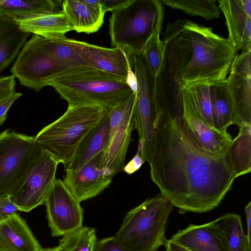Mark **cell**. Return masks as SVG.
<instances>
[{"label": "cell", "mask_w": 251, "mask_h": 251, "mask_svg": "<svg viewBox=\"0 0 251 251\" xmlns=\"http://www.w3.org/2000/svg\"><path fill=\"white\" fill-rule=\"evenodd\" d=\"M150 161L152 181L178 213H204L218 207L237 176L228 153L201 149L179 118L173 101L159 100L154 111Z\"/></svg>", "instance_id": "1"}, {"label": "cell", "mask_w": 251, "mask_h": 251, "mask_svg": "<svg viewBox=\"0 0 251 251\" xmlns=\"http://www.w3.org/2000/svg\"><path fill=\"white\" fill-rule=\"evenodd\" d=\"M165 72L177 90L225 81L237 51L212 28L186 19L169 23L163 34Z\"/></svg>", "instance_id": "2"}, {"label": "cell", "mask_w": 251, "mask_h": 251, "mask_svg": "<svg viewBox=\"0 0 251 251\" xmlns=\"http://www.w3.org/2000/svg\"><path fill=\"white\" fill-rule=\"evenodd\" d=\"M52 87L73 105H96L107 110L134 93L125 80L89 66L64 70L51 80Z\"/></svg>", "instance_id": "3"}, {"label": "cell", "mask_w": 251, "mask_h": 251, "mask_svg": "<svg viewBox=\"0 0 251 251\" xmlns=\"http://www.w3.org/2000/svg\"><path fill=\"white\" fill-rule=\"evenodd\" d=\"M159 0H130L112 12L109 34L112 46L133 54H141L148 42L160 34L164 19Z\"/></svg>", "instance_id": "4"}, {"label": "cell", "mask_w": 251, "mask_h": 251, "mask_svg": "<svg viewBox=\"0 0 251 251\" xmlns=\"http://www.w3.org/2000/svg\"><path fill=\"white\" fill-rule=\"evenodd\" d=\"M104 113L105 110L99 106L68 105L60 118L38 133L35 141L55 161L65 166Z\"/></svg>", "instance_id": "5"}, {"label": "cell", "mask_w": 251, "mask_h": 251, "mask_svg": "<svg viewBox=\"0 0 251 251\" xmlns=\"http://www.w3.org/2000/svg\"><path fill=\"white\" fill-rule=\"evenodd\" d=\"M173 209L161 194L148 198L126 213L115 239L128 251H155L168 241L167 222Z\"/></svg>", "instance_id": "6"}, {"label": "cell", "mask_w": 251, "mask_h": 251, "mask_svg": "<svg viewBox=\"0 0 251 251\" xmlns=\"http://www.w3.org/2000/svg\"><path fill=\"white\" fill-rule=\"evenodd\" d=\"M59 163L41 149L27 165L9 195L19 210L28 212L44 204Z\"/></svg>", "instance_id": "7"}, {"label": "cell", "mask_w": 251, "mask_h": 251, "mask_svg": "<svg viewBox=\"0 0 251 251\" xmlns=\"http://www.w3.org/2000/svg\"><path fill=\"white\" fill-rule=\"evenodd\" d=\"M66 70L50 52L46 38L33 34L20 51L10 72L22 85L39 92Z\"/></svg>", "instance_id": "8"}, {"label": "cell", "mask_w": 251, "mask_h": 251, "mask_svg": "<svg viewBox=\"0 0 251 251\" xmlns=\"http://www.w3.org/2000/svg\"><path fill=\"white\" fill-rule=\"evenodd\" d=\"M135 75L137 89L133 111L134 128L143 148L151 145L153 130L152 121L159 97L158 77L150 72L142 53L133 54L125 51Z\"/></svg>", "instance_id": "9"}, {"label": "cell", "mask_w": 251, "mask_h": 251, "mask_svg": "<svg viewBox=\"0 0 251 251\" xmlns=\"http://www.w3.org/2000/svg\"><path fill=\"white\" fill-rule=\"evenodd\" d=\"M177 114L194 141L203 150L218 156L228 154L232 138L220 132L204 119L187 88L178 91L174 100Z\"/></svg>", "instance_id": "10"}, {"label": "cell", "mask_w": 251, "mask_h": 251, "mask_svg": "<svg viewBox=\"0 0 251 251\" xmlns=\"http://www.w3.org/2000/svg\"><path fill=\"white\" fill-rule=\"evenodd\" d=\"M41 149L34 137L10 129L0 134V195H9L25 168Z\"/></svg>", "instance_id": "11"}, {"label": "cell", "mask_w": 251, "mask_h": 251, "mask_svg": "<svg viewBox=\"0 0 251 251\" xmlns=\"http://www.w3.org/2000/svg\"><path fill=\"white\" fill-rule=\"evenodd\" d=\"M44 204L53 237L62 236L82 226L83 209L67 185L55 179Z\"/></svg>", "instance_id": "12"}, {"label": "cell", "mask_w": 251, "mask_h": 251, "mask_svg": "<svg viewBox=\"0 0 251 251\" xmlns=\"http://www.w3.org/2000/svg\"><path fill=\"white\" fill-rule=\"evenodd\" d=\"M251 46L234 58L226 80L234 108L233 124L251 125Z\"/></svg>", "instance_id": "13"}, {"label": "cell", "mask_w": 251, "mask_h": 251, "mask_svg": "<svg viewBox=\"0 0 251 251\" xmlns=\"http://www.w3.org/2000/svg\"><path fill=\"white\" fill-rule=\"evenodd\" d=\"M60 39L70 46L88 66L127 81L131 68L128 57L123 49L119 47L113 48L100 47L66 36Z\"/></svg>", "instance_id": "14"}, {"label": "cell", "mask_w": 251, "mask_h": 251, "mask_svg": "<svg viewBox=\"0 0 251 251\" xmlns=\"http://www.w3.org/2000/svg\"><path fill=\"white\" fill-rule=\"evenodd\" d=\"M105 151L73 173H65L63 182L80 202L94 198L108 188L112 178L103 165Z\"/></svg>", "instance_id": "15"}, {"label": "cell", "mask_w": 251, "mask_h": 251, "mask_svg": "<svg viewBox=\"0 0 251 251\" xmlns=\"http://www.w3.org/2000/svg\"><path fill=\"white\" fill-rule=\"evenodd\" d=\"M228 31L227 39L237 51L251 46V0H219Z\"/></svg>", "instance_id": "16"}, {"label": "cell", "mask_w": 251, "mask_h": 251, "mask_svg": "<svg viewBox=\"0 0 251 251\" xmlns=\"http://www.w3.org/2000/svg\"><path fill=\"white\" fill-rule=\"evenodd\" d=\"M135 97L134 93L130 96L123 121L105 151L103 165L112 177L123 171L124 167L131 133L134 129Z\"/></svg>", "instance_id": "17"}, {"label": "cell", "mask_w": 251, "mask_h": 251, "mask_svg": "<svg viewBox=\"0 0 251 251\" xmlns=\"http://www.w3.org/2000/svg\"><path fill=\"white\" fill-rule=\"evenodd\" d=\"M62 9L73 30L77 32H96L103 24L105 13L100 0H65Z\"/></svg>", "instance_id": "18"}, {"label": "cell", "mask_w": 251, "mask_h": 251, "mask_svg": "<svg viewBox=\"0 0 251 251\" xmlns=\"http://www.w3.org/2000/svg\"><path fill=\"white\" fill-rule=\"evenodd\" d=\"M169 240L191 251H227L212 222L201 225L190 224L178 230Z\"/></svg>", "instance_id": "19"}, {"label": "cell", "mask_w": 251, "mask_h": 251, "mask_svg": "<svg viewBox=\"0 0 251 251\" xmlns=\"http://www.w3.org/2000/svg\"><path fill=\"white\" fill-rule=\"evenodd\" d=\"M39 242L19 215L0 222V251H43Z\"/></svg>", "instance_id": "20"}, {"label": "cell", "mask_w": 251, "mask_h": 251, "mask_svg": "<svg viewBox=\"0 0 251 251\" xmlns=\"http://www.w3.org/2000/svg\"><path fill=\"white\" fill-rule=\"evenodd\" d=\"M109 121L105 111L98 123L78 146L71 160L65 166V173L76 172L102 151H106L109 142Z\"/></svg>", "instance_id": "21"}, {"label": "cell", "mask_w": 251, "mask_h": 251, "mask_svg": "<svg viewBox=\"0 0 251 251\" xmlns=\"http://www.w3.org/2000/svg\"><path fill=\"white\" fill-rule=\"evenodd\" d=\"M63 0H0V15L15 21L58 14L62 12Z\"/></svg>", "instance_id": "22"}, {"label": "cell", "mask_w": 251, "mask_h": 251, "mask_svg": "<svg viewBox=\"0 0 251 251\" xmlns=\"http://www.w3.org/2000/svg\"><path fill=\"white\" fill-rule=\"evenodd\" d=\"M30 35L15 21L0 15V75L17 57Z\"/></svg>", "instance_id": "23"}, {"label": "cell", "mask_w": 251, "mask_h": 251, "mask_svg": "<svg viewBox=\"0 0 251 251\" xmlns=\"http://www.w3.org/2000/svg\"><path fill=\"white\" fill-rule=\"evenodd\" d=\"M16 22L23 30L51 40L60 39L73 30L63 12Z\"/></svg>", "instance_id": "24"}, {"label": "cell", "mask_w": 251, "mask_h": 251, "mask_svg": "<svg viewBox=\"0 0 251 251\" xmlns=\"http://www.w3.org/2000/svg\"><path fill=\"white\" fill-rule=\"evenodd\" d=\"M212 222L218 229L227 251H251V245L243 230L240 215L227 213Z\"/></svg>", "instance_id": "25"}, {"label": "cell", "mask_w": 251, "mask_h": 251, "mask_svg": "<svg viewBox=\"0 0 251 251\" xmlns=\"http://www.w3.org/2000/svg\"><path fill=\"white\" fill-rule=\"evenodd\" d=\"M211 92L213 127L220 132H226L233 124L234 108L226 80L211 83Z\"/></svg>", "instance_id": "26"}, {"label": "cell", "mask_w": 251, "mask_h": 251, "mask_svg": "<svg viewBox=\"0 0 251 251\" xmlns=\"http://www.w3.org/2000/svg\"><path fill=\"white\" fill-rule=\"evenodd\" d=\"M237 136L232 139L228 155L237 176L245 175L251 171V125L239 127Z\"/></svg>", "instance_id": "27"}, {"label": "cell", "mask_w": 251, "mask_h": 251, "mask_svg": "<svg viewBox=\"0 0 251 251\" xmlns=\"http://www.w3.org/2000/svg\"><path fill=\"white\" fill-rule=\"evenodd\" d=\"M172 8L177 9L192 16H200L207 20L218 18L220 15L215 0H160Z\"/></svg>", "instance_id": "28"}, {"label": "cell", "mask_w": 251, "mask_h": 251, "mask_svg": "<svg viewBox=\"0 0 251 251\" xmlns=\"http://www.w3.org/2000/svg\"><path fill=\"white\" fill-rule=\"evenodd\" d=\"M97 243L95 228L82 226L63 235L58 245L65 251H94Z\"/></svg>", "instance_id": "29"}, {"label": "cell", "mask_w": 251, "mask_h": 251, "mask_svg": "<svg viewBox=\"0 0 251 251\" xmlns=\"http://www.w3.org/2000/svg\"><path fill=\"white\" fill-rule=\"evenodd\" d=\"M46 44L53 57L65 69L88 66L79 55L61 39L46 38Z\"/></svg>", "instance_id": "30"}, {"label": "cell", "mask_w": 251, "mask_h": 251, "mask_svg": "<svg viewBox=\"0 0 251 251\" xmlns=\"http://www.w3.org/2000/svg\"><path fill=\"white\" fill-rule=\"evenodd\" d=\"M159 35L153 37L142 52L150 72L155 77L161 75L165 65L164 46Z\"/></svg>", "instance_id": "31"}, {"label": "cell", "mask_w": 251, "mask_h": 251, "mask_svg": "<svg viewBox=\"0 0 251 251\" xmlns=\"http://www.w3.org/2000/svg\"><path fill=\"white\" fill-rule=\"evenodd\" d=\"M211 83H198L186 88L196 101L204 119L213 127Z\"/></svg>", "instance_id": "32"}, {"label": "cell", "mask_w": 251, "mask_h": 251, "mask_svg": "<svg viewBox=\"0 0 251 251\" xmlns=\"http://www.w3.org/2000/svg\"><path fill=\"white\" fill-rule=\"evenodd\" d=\"M130 97L118 105L105 110L109 121V137L108 147L123 121Z\"/></svg>", "instance_id": "33"}, {"label": "cell", "mask_w": 251, "mask_h": 251, "mask_svg": "<svg viewBox=\"0 0 251 251\" xmlns=\"http://www.w3.org/2000/svg\"><path fill=\"white\" fill-rule=\"evenodd\" d=\"M22 95L15 90L0 98V126L7 117V113L14 102Z\"/></svg>", "instance_id": "34"}, {"label": "cell", "mask_w": 251, "mask_h": 251, "mask_svg": "<svg viewBox=\"0 0 251 251\" xmlns=\"http://www.w3.org/2000/svg\"><path fill=\"white\" fill-rule=\"evenodd\" d=\"M19 211L9 195H0V222Z\"/></svg>", "instance_id": "35"}, {"label": "cell", "mask_w": 251, "mask_h": 251, "mask_svg": "<svg viewBox=\"0 0 251 251\" xmlns=\"http://www.w3.org/2000/svg\"><path fill=\"white\" fill-rule=\"evenodd\" d=\"M94 251H128L121 247L114 236L102 239L97 243Z\"/></svg>", "instance_id": "36"}, {"label": "cell", "mask_w": 251, "mask_h": 251, "mask_svg": "<svg viewBox=\"0 0 251 251\" xmlns=\"http://www.w3.org/2000/svg\"><path fill=\"white\" fill-rule=\"evenodd\" d=\"M142 151V145L139 142L137 151L133 158L129 162L124 166L123 171L128 175H131L138 170L145 161L142 158L141 155Z\"/></svg>", "instance_id": "37"}, {"label": "cell", "mask_w": 251, "mask_h": 251, "mask_svg": "<svg viewBox=\"0 0 251 251\" xmlns=\"http://www.w3.org/2000/svg\"><path fill=\"white\" fill-rule=\"evenodd\" d=\"M15 77L13 75L0 76V98L15 90Z\"/></svg>", "instance_id": "38"}, {"label": "cell", "mask_w": 251, "mask_h": 251, "mask_svg": "<svg viewBox=\"0 0 251 251\" xmlns=\"http://www.w3.org/2000/svg\"><path fill=\"white\" fill-rule=\"evenodd\" d=\"M130 0H100L102 9L105 13L113 12L127 4Z\"/></svg>", "instance_id": "39"}, {"label": "cell", "mask_w": 251, "mask_h": 251, "mask_svg": "<svg viewBox=\"0 0 251 251\" xmlns=\"http://www.w3.org/2000/svg\"><path fill=\"white\" fill-rule=\"evenodd\" d=\"M244 210L246 215L247 225V235L246 236L249 244L251 245V201L249 202L245 207Z\"/></svg>", "instance_id": "40"}, {"label": "cell", "mask_w": 251, "mask_h": 251, "mask_svg": "<svg viewBox=\"0 0 251 251\" xmlns=\"http://www.w3.org/2000/svg\"><path fill=\"white\" fill-rule=\"evenodd\" d=\"M166 251H191L183 247L168 240L165 245Z\"/></svg>", "instance_id": "41"}, {"label": "cell", "mask_w": 251, "mask_h": 251, "mask_svg": "<svg viewBox=\"0 0 251 251\" xmlns=\"http://www.w3.org/2000/svg\"><path fill=\"white\" fill-rule=\"evenodd\" d=\"M43 251H65L59 245L54 247L44 249Z\"/></svg>", "instance_id": "42"}]
</instances>
